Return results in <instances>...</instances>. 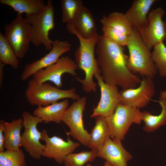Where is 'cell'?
I'll return each mask as SVG.
<instances>
[{"label":"cell","instance_id":"obj_10","mask_svg":"<svg viewBox=\"0 0 166 166\" xmlns=\"http://www.w3.org/2000/svg\"><path fill=\"white\" fill-rule=\"evenodd\" d=\"M22 116L24 130L22 135L21 147L31 157L39 159L42 156L45 145L40 142L42 132L38 130L37 126L38 124L43 122L40 118L27 111L24 112Z\"/></svg>","mask_w":166,"mask_h":166},{"label":"cell","instance_id":"obj_13","mask_svg":"<svg viewBox=\"0 0 166 166\" xmlns=\"http://www.w3.org/2000/svg\"><path fill=\"white\" fill-rule=\"evenodd\" d=\"M41 132V140L45 143L42 156L53 159L59 164L63 163L66 157L73 153L80 145L79 143L73 141L69 136L65 141L56 136L49 137L45 129H43Z\"/></svg>","mask_w":166,"mask_h":166},{"label":"cell","instance_id":"obj_18","mask_svg":"<svg viewBox=\"0 0 166 166\" xmlns=\"http://www.w3.org/2000/svg\"><path fill=\"white\" fill-rule=\"evenodd\" d=\"M66 28L71 34L85 39L92 38L98 35L94 18L89 10L84 6L73 22L66 24Z\"/></svg>","mask_w":166,"mask_h":166},{"label":"cell","instance_id":"obj_9","mask_svg":"<svg viewBox=\"0 0 166 166\" xmlns=\"http://www.w3.org/2000/svg\"><path fill=\"white\" fill-rule=\"evenodd\" d=\"M87 98L80 97L74 101L65 111L62 121L69 128L66 132L68 136H71L82 145L87 146L90 134L84 127L83 113L85 109Z\"/></svg>","mask_w":166,"mask_h":166},{"label":"cell","instance_id":"obj_26","mask_svg":"<svg viewBox=\"0 0 166 166\" xmlns=\"http://www.w3.org/2000/svg\"><path fill=\"white\" fill-rule=\"evenodd\" d=\"M62 21L67 24L72 23L83 6L81 0H61Z\"/></svg>","mask_w":166,"mask_h":166},{"label":"cell","instance_id":"obj_32","mask_svg":"<svg viewBox=\"0 0 166 166\" xmlns=\"http://www.w3.org/2000/svg\"><path fill=\"white\" fill-rule=\"evenodd\" d=\"M160 99H166V90L160 92Z\"/></svg>","mask_w":166,"mask_h":166},{"label":"cell","instance_id":"obj_4","mask_svg":"<svg viewBox=\"0 0 166 166\" xmlns=\"http://www.w3.org/2000/svg\"><path fill=\"white\" fill-rule=\"evenodd\" d=\"M25 93L30 105L37 106H47L61 99L80 98L74 88L63 90L46 82L39 84L33 78L29 81Z\"/></svg>","mask_w":166,"mask_h":166},{"label":"cell","instance_id":"obj_20","mask_svg":"<svg viewBox=\"0 0 166 166\" xmlns=\"http://www.w3.org/2000/svg\"><path fill=\"white\" fill-rule=\"evenodd\" d=\"M69 104L68 100L65 99L47 106H38L33 111V114L41 118L45 124L50 122L60 124Z\"/></svg>","mask_w":166,"mask_h":166},{"label":"cell","instance_id":"obj_1","mask_svg":"<svg viewBox=\"0 0 166 166\" xmlns=\"http://www.w3.org/2000/svg\"><path fill=\"white\" fill-rule=\"evenodd\" d=\"M95 52L104 81L122 89L134 88L139 85L140 77L131 72L128 66V56L123 46L99 35Z\"/></svg>","mask_w":166,"mask_h":166},{"label":"cell","instance_id":"obj_11","mask_svg":"<svg viewBox=\"0 0 166 166\" xmlns=\"http://www.w3.org/2000/svg\"><path fill=\"white\" fill-rule=\"evenodd\" d=\"M155 86L152 78L144 77L139 85L119 92V103L140 109L147 106L153 96Z\"/></svg>","mask_w":166,"mask_h":166},{"label":"cell","instance_id":"obj_21","mask_svg":"<svg viewBox=\"0 0 166 166\" xmlns=\"http://www.w3.org/2000/svg\"><path fill=\"white\" fill-rule=\"evenodd\" d=\"M23 123L22 117L14 119L10 122H5L4 147L6 150L18 151L20 148Z\"/></svg>","mask_w":166,"mask_h":166},{"label":"cell","instance_id":"obj_33","mask_svg":"<svg viewBox=\"0 0 166 166\" xmlns=\"http://www.w3.org/2000/svg\"><path fill=\"white\" fill-rule=\"evenodd\" d=\"M86 166H92L91 164L89 163H88ZM103 166H113L109 162L106 161Z\"/></svg>","mask_w":166,"mask_h":166},{"label":"cell","instance_id":"obj_2","mask_svg":"<svg viewBox=\"0 0 166 166\" xmlns=\"http://www.w3.org/2000/svg\"><path fill=\"white\" fill-rule=\"evenodd\" d=\"M99 35L90 39H84L76 35L79 39V45L75 53V62L78 67L85 74V77L76 80L82 85L84 91L89 93L95 92L97 85L93 80V77L97 74H101V70L94 55Z\"/></svg>","mask_w":166,"mask_h":166},{"label":"cell","instance_id":"obj_17","mask_svg":"<svg viewBox=\"0 0 166 166\" xmlns=\"http://www.w3.org/2000/svg\"><path fill=\"white\" fill-rule=\"evenodd\" d=\"M97 157L105 159L113 166H128L132 158L122 145L121 141L108 138L97 152Z\"/></svg>","mask_w":166,"mask_h":166},{"label":"cell","instance_id":"obj_6","mask_svg":"<svg viewBox=\"0 0 166 166\" xmlns=\"http://www.w3.org/2000/svg\"><path fill=\"white\" fill-rule=\"evenodd\" d=\"M4 35L18 59L24 57L31 43V25L22 14L16 17L4 27Z\"/></svg>","mask_w":166,"mask_h":166},{"label":"cell","instance_id":"obj_15","mask_svg":"<svg viewBox=\"0 0 166 166\" xmlns=\"http://www.w3.org/2000/svg\"><path fill=\"white\" fill-rule=\"evenodd\" d=\"M71 48V45L67 41L53 40L52 48L48 53L25 65L21 75V80L25 81L38 71L54 64Z\"/></svg>","mask_w":166,"mask_h":166},{"label":"cell","instance_id":"obj_16","mask_svg":"<svg viewBox=\"0 0 166 166\" xmlns=\"http://www.w3.org/2000/svg\"><path fill=\"white\" fill-rule=\"evenodd\" d=\"M165 13V10L161 7L151 11L148 15L147 26L139 33L143 42L150 50L156 44L165 40L164 23L163 20Z\"/></svg>","mask_w":166,"mask_h":166},{"label":"cell","instance_id":"obj_31","mask_svg":"<svg viewBox=\"0 0 166 166\" xmlns=\"http://www.w3.org/2000/svg\"><path fill=\"white\" fill-rule=\"evenodd\" d=\"M5 65L0 62V87L2 85L4 74V67Z\"/></svg>","mask_w":166,"mask_h":166},{"label":"cell","instance_id":"obj_30","mask_svg":"<svg viewBox=\"0 0 166 166\" xmlns=\"http://www.w3.org/2000/svg\"><path fill=\"white\" fill-rule=\"evenodd\" d=\"M5 121L2 120L0 121V152L4 151V128Z\"/></svg>","mask_w":166,"mask_h":166},{"label":"cell","instance_id":"obj_8","mask_svg":"<svg viewBox=\"0 0 166 166\" xmlns=\"http://www.w3.org/2000/svg\"><path fill=\"white\" fill-rule=\"evenodd\" d=\"M102 35L122 46H126L128 37L134 28L125 13L114 12L104 15L100 20Z\"/></svg>","mask_w":166,"mask_h":166},{"label":"cell","instance_id":"obj_28","mask_svg":"<svg viewBox=\"0 0 166 166\" xmlns=\"http://www.w3.org/2000/svg\"><path fill=\"white\" fill-rule=\"evenodd\" d=\"M97 157V152L92 150L72 153L66 157L63 163L65 166H84L87 163L93 161Z\"/></svg>","mask_w":166,"mask_h":166},{"label":"cell","instance_id":"obj_3","mask_svg":"<svg viewBox=\"0 0 166 166\" xmlns=\"http://www.w3.org/2000/svg\"><path fill=\"white\" fill-rule=\"evenodd\" d=\"M126 46L129 52L127 64L130 71L152 79L158 72L157 69L152 61L150 50L135 29L128 37Z\"/></svg>","mask_w":166,"mask_h":166},{"label":"cell","instance_id":"obj_14","mask_svg":"<svg viewBox=\"0 0 166 166\" xmlns=\"http://www.w3.org/2000/svg\"><path fill=\"white\" fill-rule=\"evenodd\" d=\"M97 85L100 89L101 98L90 117L101 116L105 117L113 113L119 103V91L118 87L105 83L100 74H96Z\"/></svg>","mask_w":166,"mask_h":166},{"label":"cell","instance_id":"obj_22","mask_svg":"<svg viewBox=\"0 0 166 166\" xmlns=\"http://www.w3.org/2000/svg\"><path fill=\"white\" fill-rule=\"evenodd\" d=\"M95 126L91 130L87 146L97 152L106 140L110 137L109 130L105 118L101 116L95 117Z\"/></svg>","mask_w":166,"mask_h":166},{"label":"cell","instance_id":"obj_27","mask_svg":"<svg viewBox=\"0 0 166 166\" xmlns=\"http://www.w3.org/2000/svg\"><path fill=\"white\" fill-rule=\"evenodd\" d=\"M0 166H26L25 155L22 149L0 152Z\"/></svg>","mask_w":166,"mask_h":166},{"label":"cell","instance_id":"obj_12","mask_svg":"<svg viewBox=\"0 0 166 166\" xmlns=\"http://www.w3.org/2000/svg\"><path fill=\"white\" fill-rule=\"evenodd\" d=\"M78 67L75 61L69 56L60 57L54 64L42 69L33 75V78L38 83L47 81L53 83L58 88L63 86L61 76L65 73L76 76Z\"/></svg>","mask_w":166,"mask_h":166},{"label":"cell","instance_id":"obj_29","mask_svg":"<svg viewBox=\"0 0 166 166\" xmlns=\"http://www.w3.org/2000/svg\"><path fill=\"white\" fill-rule=\"evenodd\" d=\"M153 48L152 61L160 76L166 77V46L162 42L156 44Z\"/></svg>","mask_w":166,"mask_h":166},{"label":"cell","instance_id":"obj_34","mask_svg":"<svg viewBox=\"0 0 166 166\" xmlns=\"http://www.w3.org/2000/svg\"><path fill=\"white\" fill-rule=\"evenodd\" d=\"M164 23L165 33V40L166 41V20L165 22H164Z\"/></svg>","mask_w":166,"mask_h":166},{"label":"cell","instance_id":"obj_7","mask_svg":"<svg viewBox=\"0 0 166 166\" xmlns=\"http://www.w3.org/2000/svg\"><path fill=\"white\" fill-rule=\"evenodd\" d=\"M142 114L140 109L119 104L113 113L105 117L110 137L122 140L132 124L141 123Z\"/></svg>","mask_w":166,"mask_h":166},{"label":"cell","instance_id":"obj_5","mask_svg":"<svg viewBox=\"0 0 166 166\" xmlns=\"http://www.w3.org/2000/svg\"><path fill=\"white\" fill-rule=\"evenodd\" d=\"M54 14L53 2L49 0L41 11L34 15H26L25 18L31 26V43L34 46L43 45L47 50L52 49L53 40L49 38V34L55 27Z\"/></svg>","mask_w":166,"mask_h":166},{"label":"cell","instance_id":"obj_25","mask_svg":"<svg viewBox=\"0 0 166 166\" xmlns=\"http://www.w3.org/2000/svg\"><path fill=\"white\" fill-rule=\"evenodd\" d=\"M0 62L17 69L19 62L13 49L4 35L0 33Z\"/></svg>","mask_w":166,"mask_h":166},{"label":"cell","instance_id":"obj_19","mask_svg":"<svg viewBox=\"0 0 166 166\" xmlns=\"http://www.w3.org/2000/svg\"><path fill=\"white\" fill-rule=\"evenodd\" d=\"M156 0H135L125 13L133 28L141 33L148 23L150 10Z\"/></svg>","mask_w":166,"mask_h":166},{"label":"cell","instance_id":"obj_23","mask_svg":"<svg viewBox=\"0 0 166 166\" xmlns=\"http://www.w3.org/2000/svg\"><path fill=\"white\" fill-rule=\"evenodd\" d=\"M0 3L10 7L18 13H25L26 15L39 13L46 4L43 0H0Z\"/></svg>","mask_w":166,"mask_h":166},{"label":"cell","instance_id":"obj_24","mask_svg":"<svg viewBox=\"0 0 166 166\" xmlns=\"http://www.w3.org/2000/svg\"><path fill=\"white\" fill-rule=\"evenodd\" d=\"M156 101L161 108L159 114L153 115L147 111L142 112V121L144 124L143 129L147 132H153L166 124V99H160Z\"/></svg>","mask_w":166,"mask_h":166}]
</instances>
